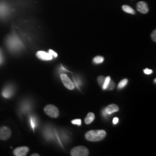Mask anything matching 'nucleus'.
Segmentation results:
<instances>
[{
    "instance_id": "obj_19",
    "label": "nucleus",
    "mask_w": 156,
    "mask_h": 156,
    "mask_svg": "<svg viewBox=\"0 0 156 156\" xmlns=\"http://www.w3.org/2000/svg\"><path fill=\"white\" fill-rule=\"evenodd\" d=\"M151 38L153 39V41H154V42H156V30H154V31H153V33L151 34Z\"/></svg>"
},
{
    "instance_id": "obj_10",
    "label": "nucleus",
    "mask_w": 156,
    "mask_h": 156,
    "mask_svg": "<svg viewBox=\"0 0 156 156\" xmlns=\"http://www.w3.org/2000/svg\"><path fill=\"white\" fill-rule=\"evenodd\" d=\"M95 119L94 114L92 112H89L87 116L86 117V119H84V122L86 124H89L91 123H92Z\"/></svg>"
},
{
    "instance_id": "obj_22",
    "label": "nucleus",
    "mask_w": 156,
    "mask_h": 156,
    "mask_svg": "<svg viewBox=\"0 0 156 156\" xmlns=\"http://www.w3.org/2000/svg\"><path fill=\"white\" fill-rule=\"evenodd\" d=\"M3 62V56H2V51L0 49V64H1Z\"/></svg>"
},
{
    "instance_id": "obj_3",
    "label": "nucleus",
    "mask_w": 156,
    "mask_h": 156,
    "mask_svg": "<svg viewBox=\"0 0 156 156\" xmlns=\"http://www.w3.org/2000/svg\"><path fill=\"white\" fill-rule=\"evenodd\" d=\"M44 111L46 115L52 118H57L59 116V111L58 108L53 105H48L45 106Z\"/></svg>"
},
{
    "instance_id": "obj_9",
    "label": "nucleus",
    "mask_w": 156,
    "mask_h": 156,
    "mask_svg": "<svg viewBox=\"0 0 156 156\" xmlns=\"http://www.w3.org/2000/svg\"><path fill=\"white\" fill-rule=\"evenodd\" d=\"M119 108L116 104H111L105 109V112L107 114H112L113 113L119 111Z\"/></svg>"
},
{
    "instance_id": "obj_16",
    "label": "nucleus",
    "mask_w": 156,
    "mask_h": 156,
    "mask_svg": "<svg viewBox=\"0 0 156 156\" xmlns=\"http://www.w3.org/2000/svg\"><path fill=\"white\" fill-rule=\"evenodd\" d=\"M115 83H114L113 81L111 80L110 82H109V83L107 88H106V89H108V90H112L115 88Z\"/></svg>"
},
{
    "instance_id": "obj_11",
    "label": "nucleus",
    "mask_w": 156,
    "mask_h": 156,
    "mask_svg": "<svg viewBox=\"0 0 156 156\" xmlns=\"http://www.w3.org/2000/svg\"><path fill=\"white\" fill-rule=\"evenodd\" d=\"M12 93H13L12 89L9 86L5 89H4L3 91V93H2V94H3V96L5 98H9L12 95Z\"/></svg>"
},
{
    "instance_id": "obj_23",
    "label": "nucleus",
    "mask_w": 156,
    "mask_h": 156,
    "mask_svg": "<svg viewBox=\"0 0 156 156\" xmlns=\"http://www.w3.org/2000/svg\"><path fill=\"white\" fill-rule=\"evenodd\" d=\"M119 122V119L117 117H115L113 119V123L114 124H116Z\"/></svg>"
},
{
    "instance_id": "obj_4",
    "label": "nucleus",
    "mask_w": 156,
    "mask_h": 156,
    "mask_svg": "<svg viewBox=\"0 0 156 156\" xmlns=\"http://www.w3.org/2000/svg\"><path fill=\"white\" fill-rule=\"evenodd\" d=\"M11 130L9 127L6 126L0 127V140H8L11 137Z\"/></svg>"
},
{
    "instance_id": "obj_24",
    "label": "nucleus",
    "mask_w": 156,
    "mask_h": 156,
    "mask_svg": "<svg viewBox=\"0 0 156 156\" xmlns=\"http://www.w3.org/2000/svg\"><path fill=\"white\" fill-rule=\"evenodd\" d=\"M39 155L38 154H37V153H34V154H31V156H39Z\"/></svg>"
},
{
    "instance_id": "obj_21",
    "label": "nucleus",
    "mask_w": 156,
    "mask_h": 156,
    "mask_svg": "<svg viewBox=\"0 0 156 156\" xmlns=\"http://www.w3.org/2000/svg\"><path fill=\"white\" fill-rule=\"evenodd\" d=\"M49 53H50V55L53 57H57V54L56 53L55 51H54L53 50H49Z\"/></svg>"
},
{
    "instance_id": "obj_18",
    "label": "nucleus",
    "mask_w": 156,
    "mask_h": 156,
    "mask_svg": "<svg viewBox=\"0 0 156 156\" xmlns=\"http://www.w3.org/2000/svg\"><path fill=\"white\" fill-rule=\"evenodd\" d=\"M71 122L73 124H76L78 126H80L81 124H82V120L80 119H75V120H72Z\"/></svg>"
},
{
    "instance_id": "obj_15",
    "label": "nucleus",
    "mask_w": 156,
    "mask_h": 156,
    "mask_svg": "<svg viewBox=\"0 0 156 156\" xmlns=\"http://www.w3.org/2000/svg\"><path fill=\"white\" fill-rule=\"evenodd\" d=\"M111 80V77L110 76H107L104 80V82L102 84V89L104 90H106L108 84L109 83V82Z\"/></svg>"
},
{
    "instance_id": "obj_5",
    "label": "nucleus",
    "mask_w": 156,
    "mask_h": 156,
    "mask_svg": "<svg viewBox=\"0 0 156 156\" xmlns=\"http://www.w3.org/2000/svg\"><path fill=\"white\" fill-rule=\"evenodd\" d=\"M60 78L64 85L66 87H67L68 89L71 90L74 89L75 88L74 84L67 75L66 74H61Z\"/></svg>"
},
{
    "instance_id": "obj_13",
    "label": "nucleus",
    "mask_w": 156,
    "mask_h": 156,
    "mask_svg": "<svg viewBox=\"0 0 156 156\" xmlns=\"http://www.w3.org/2000/svg\"><path fill=\"white\" fill-rule=\"evenodd\" d=\"M127 83H128V80H127V79H123V80H121L120 82L119 83V85H118V89H123V88H124V87L127 85Z\"/></svg>"
},
{
    "instance_id": "obj_8",
    "label": "nucleus",
    "mask_w": 156,
    "mask_h": 156,
    "mask_svg": "<svg viewBox=\"0 0 156 156\" xmlns=\"http://www.w3.org/2000/svg\"><path fill=\"white\" fill-rule=\"evenodd\" d=\"M136 7H137L138 11L142 13L145 14L149 12V8L147 3L144 1L139 2L137 4Z\"/></svg>"
},
{
    "instance_id": "obj_14",
    "label": "nucleus",
    "mask_w": 156,
    "mask_h": 156,
    "mask_svg": "<svg viewBox=\"0 0 156 156\" xmlns=\"http://www.w3.org/2000/svg\"><path fill=\"white\" fill-rule=\"evenodd\" d=\"M104 60V58L102 56H97L93 59V62L95 64H101L103 62Z\"/></svg>"
},
{
    "instance_id": "obj_1",
    "label": "nucleus",
    "mask_w": 156,
    "mask_h": 156,
    "mask_svg": "<svg viewBox=\"0 0 156 156\" xmlns=\"http://www.w3.org/2000/svg\"><path fill=\"white\" fill-rule=\"evenodd\" d=\"M106 135L105 131L102 129L90 130L85 134V138L89 141L98 142L103 140Z\"/></svg>"
},
{
    "instance_id": "obj_2",
    "label": "nucleus",
    "mask_w": 156,
    "mask_h": 156,
    "mask_svg": "<svg viewBox=\"0 0 156 156\" xmlns=\"http://www.w3.org/2000/svg\"><path fill=\"white\" fill-rule=\"evenodd\" d=\"M89 154V150L83 146L75 147L71 151V155L72 156H87Z\"/></svg>"
},
{
    "instance_id": "obj_20",
    "label": "nucleus",
    "mask_w": 156,
    "mask_h": 156,
    "mask_svg": "<svg viewBox=\"0 0 156 156\" xmlns=\"http://www.w3.org/2000/svg\"><path fill=\"white\" fill-rule=\"evenodd\" d=\"M144 72L146 75H150V74L153 73V71L151 69H149L146 68V69H145L144 70Z\"/></svg>"
},
{
    "instance_id": "obj_6",
    "label": "nucleus",
    "mask_w": 156,
    "mask_h": 156,
    "mask_svg": "<svg viewBox=\"0 0 156 156\" xmlns=\"http://www.w3.org/2000/svg\"><path fill=\"white\" fill-rule=\"evenodd\" d=\"M29 151V148L27 146L17 147L13 151V154L16 156H25Z\"/></svg>"
},
{
    "instance_id": "obj_12",
    "label": "nucleus",
    "mask_w": 156,
    "mask_h": 156,
    "mask_svg": "<svg viewBox=\"0 0 156 156\" xmlns=\"http://www.w3.org/2000/svg\"><path fill=\"white\" fill-rule=\"evenodd\" d=\"M122 9L123 11L128 13L129 14H132V15H134L135 14V12L134 11L131 7H130L129 6L127 5H124L122 6Z\"/></svg>"
},
{
    "instance_id": "obj_7",
    "label": "nucleus",
    "mask_w": 156,
    "mask_h": 156,
    "mask_svg": "<svg viewBox=\"0 0 156 156\" xmlns=\"http://www.w3.org/2000/svg\"><path fill=\"white\" fill-rule=\"evenodd\" d=\"M37 56L40 60L44 61L51 60L53 58V56L49 53L45 52L44 51H38L37 53Z\"/></svg>"
},
{
    "instance_id": "obj_17",
    "label": "nucleus",
    "mask_w": 156,
    "mask_h": 156,
    "mask_svg": "<svg viewBox=\"0 0 156 156\" xmlns=\"http://www.w3.org/2000/svg\"><path fill=\"white\" fill-rule=\"evenodd\" d=\"M105 78L103 76H100L98 78V82L100 84V85L101 86H102V84L104 82V80H105Z\"/></svg>"
}]
</instances>
